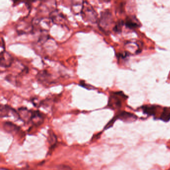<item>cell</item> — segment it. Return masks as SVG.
<instances>
[{"mask_svg":"<svg viewBox=\"0 0 170 170\" xmlns=\"http://www.w3.org/2000/svg\"><path fill=\"white\" fill-rule=\"evenodd\" d=\"M124 22L123 21L121 20L118 21L113 28L114 32L115 33H118L121 32L122 26L124 25Z\"/></svg>","mask_w":170,"mask_h":170,"instance_id":"e0dca14e","label":"cell"},{"mask_svg":"<svg viewBox=\"0 0 170 170\" xmlns=\"http://www.w3.org/2000/svg\"><path fill=\"white\" fill-rule=\"evenodd\" d=\"M49 18L52 23L57 25L66 27L68 23L66 17L58 10H55L50 13Z\"/></svg>","mask_w":170,"mask_h":170,"instance_id":"277c9868","label":"cell"},{"mask_svg":"<svg viewBox=\"0 0 170 170\" xmlns=\"http://www.w3.org/2000/svg\"><path fill=\"white\" fill-rule=\"evenodd\" d=\"M79 85L81 86L84 87L85 89H87L89 90L90 89H93L94 87L92 86L91 85H89V84H85V82L84 81H81L79 83Z\"/></svg>","mask_w":170,"mask_h":170,"instance_id":"d6986e66","label":"cell"},{"mask_svg":"<svg viewBox=\"0 0 170 170\" xmlns=\"http://www.w3.org/2000/svg\"><path fill=\"white\" fill-rule=\"evenodd\" d=\"M118 118H120L122 120H127L129 119H134V118H136L135 115L130 113L127 112H122V113L117 116Z\"/></svg>","mask_w":170,"mask_h":170,"instance_id":"9a60e30c","label":"cell"},{"mask_svg":"<svg viewBox=\"0 0 170 170\" xmlns=\"http://www.w3.org/2000/svg\"><path fill=\"white\" fill-rule=\"evenodd\" d=\"M124 24L126 27L130 28H137L139 27L140 23L135 18H128L126 19Z\"/></svg>","mask_w":170,"mask_h":170,"instance_id":"8fae6325","label":"cell"},{"mask_svg":"<svg viewBox=\"0 0 170 170\" xmlns=\"http://www.w3.org/2000/svg\"><path fill=\"white\" fill-rule=\"evenodd\" d=\"M112 22V16L110 12L106 10L102 12L98 21L99 28L103 32H107Z\"/></svg>","mask_w":170,"mask_h":170,"instance_id":"3957f363","label":"cell"},{"mask_svg":"<svg viewBox=\"0 0 170 170\" xmlns=\"http://www.w3.org/2000/svg\"><path fill=\"white\" fill-rule=\"evenodd\" d=\"M84 1H74L72 2L71 10L73 13L75 15H77L81 13Z\"/></svg>","mask_w":170,"mask_h":170,"instance_id":"30bf717a","label":"cell"},{"mask_svg":"<svg viewBox=\"0 0 170 170\" xmlns=\"http://www.w3.org/2000/svg\"><path fill=\"white\" fill-rule=\"evenodd\" d=\"M48 141H49V143L51 145L55 144V142L57 141V137H55V135L52 133H52L49 134Z\"/></svg>","mask_w":170,"mask_h":170,"instance_id":"ac0fdd59","label":"cell"},{"mask_svg":"<svg viewBox=\"0 0 170 170\" xmlns=\"http://www.w3.org/2000/svg\"><path fill=\"white\" fill-rule=\"evenodd\" d=\"M4 126L6 130H7L8 132H13V131H16V130H18L17 126L10 122L5 123Z\"/></svg>","mask_w":170,"mask_h":170,"instance_id":"2e32d148","label":"cell"},{"mask_svg":"<svg viewBox=\"0 0 170 170\" xmlns=\"http://www.w3.org/2000/svg\"><path fill=\"white\" fill-rule=\"evenodd\" d=\"M144 113L147 115H154L156 113V108L154 106H145L142 107Z\"/></svg>","mask_w":170,"mask_h":170,"instance_id":"4fadbf2b","label":"cell"},{"mask_svg":"<svg viewBox=\"0 0 170 170\" xmlns=\"http://www.w3.org/2000/svg\"><path fill=\"white\" fill-rule=\"evenodd\" d=\"M16 30L19 35L32 33L33 32V27L32 23H30L22 21L16 26Z\"/></svg>","mask_w":170,"mask_h":170,"instance_id":"5b68a950","label":"cell"},{"mask_svg":"<svg viewBox=\"0 0 170 170\" xmlns=\"http://www.w3.org/2000/svg\"><path fill=\"white\" fill-rule=\"evenodd\" d=\"M13 57L8 52L3 51L1 52L0 64L1 67L7 68L10 67L13 62Z\"/></svg>","mask_w":170,"mask_h":170,"instance_id":"8992f818","label":"cell"},{"mask_svg":"<svg viewBox=\"0 0 170 170\" xmlns=\"http://www.w3.org/2000/svg\"><path fill=\"white\" fill-rule=\"evenodd\" d=\"M37 79L40 84H52V75L47 70H44L38 72L37 75Z\"/></svg>","mask_w":170,"mask_h":170,"instance_id":"52a82bcc","label":"cell"},{"mask_svg":"<svg viewBox=\"0 0 170 170\" xmlns=\"http://www.w3.org/2000/svg\"><path fill=\"white\" fill-rule=\"evenodd\" d=\"M80 15L82 19L85 22L92 23H97L98 22L97 13L93 7L86 1L83 2V6Z\"/></svg>","mask_w":170,"mask_h":170,"instance_id":"6da1fadb","label":"cell"},{"mask_svg":"<svg viewBox=\"0 0 170 170\" xmlns=\"http://www.w3.org/2000/svg\"><path fill=\"white\" fill-rule=\"evenodd\" d=\"M160 119L165 122H168L170 120V108H165L164 109Z\"/></svg>","mask_w":170,"mask_h":170,"instance_id":"5bb4252c","label":"cell"},{"mask_svg":"<svg viewBox=\"0 0 170 170\" xmlns=\"http://www.w3.org/2000/svg\"><path fill=\"white\" fill-rule=\"evenodd\" d=\"M108 105L109 106H115L119 107L121 105V102L119 100L117 95H111L109 100Z\"/></svg>","mask_w":170,"mask_h":170,"instance_id":"7c38bea8","label":"cell"},{"mask_svg":"<svg viewBox=\"0 0 170 170\" xmlns=\"http://www.w3.org/2000/svg\"><path fill=\"white\" fill-rule=\"evenodd\" d=\"M33 112V111L28 110L26 108L22 107L18 109L19 117L25 122H28L29 121H31Z\"/></svg>","mask_w":170,"mask_h":170,"instance_id":"ba28073f","label":"cell"},{"mask_svg":"<svg viewBox=\"0 0 170 170\" xmlns=\"http://www.w3.org/2000/svg\"><path fill=\"white\" fill-rule=\"evenodd\" d=\"M51 22L52 21L50 18H35L32 21L33 27V32L35 30H40V32H48V30L50 29Z\"/></svg>","mask_w":170,"mask_h":170,"instance_id":"7a4b0ae2","label":"cell"},{"mask_svg":"<svg viewBox=\"0 0 170 170\" xmlns=\"http://www.w3.org/2000/svg\"><path fill=\"white\" fill-rule=\"evenodd\" d=\"M31 121L35 125H40L43 122V116L38 111H33Z\"/></svg>","mask_w":170,"mask_h":170,"instance_id":"9c48e42d","label":"cell"}]
</instances>
